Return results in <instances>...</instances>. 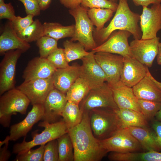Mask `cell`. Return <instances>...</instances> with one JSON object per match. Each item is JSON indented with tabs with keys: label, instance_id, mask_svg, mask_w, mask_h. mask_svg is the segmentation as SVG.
Here are the masks:
<instances>
[{
	"label": "cell",
	"instance_id": "1",
	"mask_svg": "<svg viewBox=\"0 0 161 161\" xmlns=\"http://www.w3.org/2000/svg\"><path fill=\"white\" fill-rule=\"evenodd\" d=\"M68 130L73 146L74 161H100L109 152L94 135L89 113H83L80 123Z\"/></svg>",
	"mask_w": 161,
	"mask_h": 161
},
{
	"label": "cell",
	"instance_id": "2",
	"mask_svg": "<svg viewBox=\"0 0 161 161\" xmlns=\"http://www.w3.org/2000/svg\"><path fill=\"white\" fill-rule=\"evenodd\" d=\"M140 18L139 14L130 10L127 0H119L115 15L108 26L98 31L94 29L93 37L96 43L99 45L102 44L117 30L129 32L134 39L141 38L142 32L138 24Z\"/></svg>",
	"mask_w": 161,
	"mask_h": 161
},
{
	"label": "cell",
	"instance_id": "3",
	"mask_svg": "<svg viewBox=\"0 0 161 161\" xmlns=\"http://www.w3.org/2000/svg\"><path fill=\"white\" fill-rule=\"evenodd\" d=\"M89 114L93 133L100 140L112 137L123 128L120 120L114 110L97 108L91 110Z\"/></svg>",
	"mask_w": 161,
	"mask_h": 161
},
{
	"label": "cell",
	"instance_id": "4",
	"mask_svg": "<svg viewBox=\"0 0 161 161\" xmlns=\"http://www.w3.org/2000/svg\"><path fill=\"white\" fill-rule=\"evenodd\" d=\"M30 101L21 90L16 88L9 90L0 97V123L4 127L10 126L11 116L17 113L25 114Z\"/></svg>",
	"mask_w": 161,
	"mask_h": 161
},
{
	"label": "cell",
	"instance_id": "5",
	"mask_svg": "<svg viewBox=\"0 0 161 161\" xmlns=\"http://www.w3.org/2000/svg\"><path fill=\"white\" fill-rule=\"evenodd\" d=\"M38 126L44 127V130L40 134H34L32 140L27 142L25 137L21 143L14 145L13 153L17 154L37 145L45 144L50 141L57 139L68 132L67 126L62 119L52 123L42 121L39 123Z\"/></svg>",
	"mask_w": 161,
	"mask_h": 161
},
{
	"label": "cell",
	"instance_id": "6",
	"mask_svg": "<svg viewBox=\"0 0 161 161\" xmlns=\"http://www.w3.org/2000/svg\"><path fill=\"white\" fill-rule=\"evenodd\" d=\"M88 9L80 5L69 10L75 21L74 34L70 40L78 41L86 51L92 50L97 47L93 37V24L87 14Z\"/></svg>",
	"mask_w": 161,
	"mask_h": 161
},
{
	"label": "cell",
	"instance_id": "7",
	"mask_svg": "<svg viewBox=\"0 0 161 161\" xmlns=\"http://www.w3.org/2000/svg\"><path fill=\"white\" fill-rule=\"evenodd\" d=\"M79 106L83 113H89L91 110L97 108L113 110L119 109L114 101L110 87L105 82L97 88L90 89Z\"/></svg>",
	"mask_w": 161,
	"mask_h": 161
},
{
	"label": "cell",
	"instance_id": "8",
	"mask_svg": "<svg viewBox=\"0 0 161 161\" xmlns=\"http://www.w3.org/2000/svg\"><path fill=\"white\" fill-rule=\"evenodd\" d=\"M100 141L109 152H138L143 149L139 142L125 128L120 129L113 136Z\"/></svg>",
	"mask_w": 161,
	"mask_h": 161
},
{
	"label": "cell",
	"instance_id": "9",
	"mask_svg": "<svg viewBox=\"0 0 161 161\" xmlns=\"http://www.w3.org/2000/svg\"><path fill=\"white\" fill-rule=\"evenodd\" d=\"M160 38L134 39L130 43L131 56L148 67H151L159 51Z\"/></svg>",
	"mask_w": 161,
	"mask_h": 161
},
{
	"label": "cell",
	"instance_id": "10",
	"mask_svg": "<svg viewBox=\"0 0 161 161\" xmlns=\"http://www.w3.org/2000/svg\"><path fill=\"white\" fill-rule=\"evenodd\" d=\"M23 52L20 49L9 51L4 55L0 64V95L15 88L16 66Z\"/></svg>",
	"mask_w": 161,
	"mask_h": 161
},
{
	"label": "cell",
	"instance_id": "11",
	"mask_svg": "<svg viewBox=\"0 0 161 161\" xmlns=\"http://www.w3.org/2000/svg\"><path fill=\"white\" fill-rule=\"evenodd\" d=\"M95 59L106 77V82L112 86L120 80L124 63L123 57L120 55L104 52L95 54Z\"/></svg>",
	"mask_w": 161,
	"mask_h": 161
},
{
	"label": "cell",
	"instance_id": "12",
	"mask_svg": "<svg viewBox=\"0 0 161 161\" xmlns=\"http://www.w3.org/2000/svg\"><path fill=\"white\" fill-rule=\"evenodd\" d=\"M55 88L52 76L24 81L17 88L29 98L31 104H43L49 92Z\"/></svg>",
	"mask_w": 161,
	"mask_h": 161
},
{
	"label": "cell",
	"instance_id": "13",
	"mask_svg": "<svg viewBox=\"0 0 161 161\" xmlns=\"http://www.w3.org/2000/svg\"><path fill=\"white\" fill-rule=\"evenodd\" d=\"M95 52L92 51L81 60L79 77L88 84L90 89L97 88L106 81V77L103 70L96 61Z\"/></svg>",
	"mask_w": 161,
	"mask_h": 161
},
{
	"label": "cell",
	"instance_id": "14",
	"mask_svg": "<svg viewBox=\"0 0 161 161\" xmlns=\"http://www.w3.org/2000/svg\"><path fill=\"white\" fill-rule=\"evenodd\" d=\"M143 8L140 18L141 39L156 38L161 30V3L153 4L150 8L145 6Z\"/></svg>",
	"mask_w": 161,
	"mask_h": 161
},
{
	"label": "cell",
	"instance_id": "15",
	"mask_svg": "<svg viewBox=\"0 0 161 161\" xmlns=\"http://www.w3.org/2000/svg\"><path fill=\"white\" fill-rule=\"evenodd\" d=\"M131 35L128 31L119 30L113 32L105 41L92 51L95 53L104 52L117 54L123 57L132 56L128 41Z\"/></svg>",
	"mask_w": 161,
	"mask_h": 161
},
{
	"label": "cell",
	"instance_id": "16",
	"mask_svg": "<svg viewBox=\"0 0 161 161\" xmlns=\"http://www.w3.org/2000/svg\"><path fill=\"white\" fill-rule=\"evenodd\" d=\"M67 102L65 94L55 88L53 89L49 93L43 104L44 112L41 120L49 123L60 121L59 119L62 117Z\"/></svg>",
	"mask_w": 161,
	"mask_h": 161
},
{
	"label": "cell",
	"instance_id": "17",
	"mask_svg": "<svg viewBox=\"0 0 161 161\" xmlns=\"http://www.w3.org/2000/svg\"><path fill=\"white\" fill-rule=\"evenodd\" d=\"M32 105L31 110L22 121L10 126L9 135L10 141H15L25 137L33 126L42 120L44 112L43 104Z\"/></svg>",
	"mask_w": 161,
	"mask_h": 161
},
{
	"label": "cell",
	"instance_id": "18",
	"mask_svg": "<svg viewBox=\"0 0 161 161\" xmlns=\"http://www.w3.org/2000/svg\"><path fill=\"white\" fill-rule=\"evenodd\" d=\"M123 58L120 81L132 88L146 75L148 67L132 56L124 57Z\"/></svg>",
	"mask_w": 161,
	"mask_h": 161
},
{
	"label": "cell",
	"instance_id": "19",
	"mask_svg": "<svg viewBox=\"0 0 161 161\" xmlns=\"http://www.w3.org/2000/svg\"><path fill=\"white\" fill-rule=\"evenodd\" d=\"M57 69L47 58L35 57L28 63L22 75L24 81L51 77Z\"/></svg>",
	"mask_w": 161,
	"mask_h": 161
},
{
	"label": "cell",
	"instance_id": "20",
	"mask_svg": "<svg viewBox=\"0 0 161 161\" xmlns=\"http://www.w3.org/2000/svg\"><path fill=\"white\" fill-rule=\"evenodd\" d=\"M109 86L112 91L114 101L119 109H129L141 113L138 99L132 88L125 85L120 80Z\"/></svg>",
	"mask_w": 161,
	"mask_h": 161
},
{
	"label": "cell",
	"instance_id": "21",
	"mask_svg": "<svg viewBox=\"0 0 161 161\" xmlns=\"http://www.w3.org/2000/svg\"><path fill=\"white\" fill-rule=\"evenodd\" d=\"M30 44L20 38L13 28L11 21L5 24L0 36V54L4 55L10 50L20 49L24 52L30 47Z\"/></svg>",
	"mask_w": 161,
	"mask_h": 161
},
{
	"label": "cell",
	"instance_id": "22",
	"mask_svg": "<svg viewBox=\"0 0 161 161\" xmlns=\"http://www.w3.org/2000/svg\"><path fill=\"white\" fill-rule=\"evenodd\" d=\"M80 68V66L74 65L57 69L52 75L55 88L66 94L79 77Z\"/></svg>",
	"mask_w": 161,
	"mask_h": 161
},
{
	"label": "cell",
	"instance_id": "23",
	"mask_svg": "<svg viewBox=\"0 0 161 161\" xmlns=\"http://www.w3.org/2000/svg\"><path fill=\"white\" fill-rule=\"evenodd\" d=\"M124 128L137 140L143 150L146 151H161L155 132L148 128L139 127H128Z\"/></svg>",
	"mask_w": 161,
	"mask_h": 161
},
{
	"label": "cell",
	"instance_id": "24",
	"mask_svg": "<svg viewBox=\"0 0 161 161\" xmlns=\"http://www.w3.org/2000/svg\"><path fill=\"white\" fill-rule=\"evenodd\" d=\"M132 88L138 99L161 102V90L147 75Z\"/></svg>",
	"mask_w": 161,
	"mask_h": 161
},
{
	"label": "cell",
	"instance_id": "25",
	"mask_svg": "<svg viewBox=\"0 0 161 161\" xmlns=\"http://www.w3.org/2000/svg\"><path fill=\"white\" fill-rule=\"evenodd\" d=\"M114 110L120 120L123 128L128 127L148 128L147 120L141 113L126 109H118Z\"/></svg>",
	"mask_w": 161,
	"mask_h": 161
},
{
	"label": "cell",
	"instance_id": "26",
	"mask_svg": "<svg viewBox=\"0 0 161 161\" xmlns=\"http://www.w3.org/2000/svg\"><path fill=\"white\" fill-rule=\"evenodd\" d=\"M44 35L58 40L67 37L72 38L75 31V25L64 26L56 22H45L43 24Z\"/></svg>",
	"mask_w": 161,
	"mask_h": 161
},
{
	"label": "cell",
	"instance_id": "27",
	"mask_svg": "<svg viewBox=\"0 0 161 161\" xmlns=\"http://www.w3.org/2000/svg\"><path fill=\"white\" fill-rule=\"evenodd\" d=\"M90 89L86 83L79 77L66 94L67 101L79 105Z\"/></svg>",
	"mask_w": 161,
	"mask_h": 161
},
{
	"label": "cell",
	"instance_id": "28",
	"mask_svg": "<svg viewBox=\"0 0 161 161\" xmlns=\"http://www.w3.org/2000/svg\"><path fill=\"white\" fill-rule=\"evenodd\" d=\"M83 113L79 105L67 101L63 111L62 117L68 129L73 128L81 122Z\"/></svg>",
	"mask_w": 161,
	"mask_h": 161
},
{
	"label": "cell",
	"instance_id": "29",
	"mask_svg": "<svg viewBox=\"0 0 161 161\" xmlns=\"http://www.w3.org/2000/svg\"><path fill=\"white\" fill-rule=\"evenodd\" d=\"M87 12L92 23L96 27L94 30L98 31L104 27V24L110 19L114 12L108 9L92 8L88 9Z\"/></svg>",
	"mask_w": 161,
	"mask_h": 161
},
{
	"label": "cell",
	"instance_id": "30",
	"mask_svg": "<svg viewBox=\"0 0 161 161\" xmlns=\"http://www.w3.org/2000/svg\"><path fill=\"white\" fill-rule=\"evenodd\" d=\"M59 154L58 161H74V148L68 133L57 139Z\"/></svg>",
	"mask_w": 161,
	"mask_h": 161
},
{
	"label": "cell",
	"instance_id": "31",
	"mask_svg": "<svg viewBox=\"0 0 161 161\" xmlns=\"http://www.w3.org/2000/svg\"><path fill=\"white\" fill-rule=\"evenodd\" d=\"M17 34L21 39L28 43L36 41L44 35L43 24L39 20L36 19L29 26Z\"/></svg>",
	"mask_w": 161,
	"mask_h": 161
},
{
	"label": "cell",
	"instance_id": "32",
	"mask_svg": "<svg viewBox=\"0 0 161 161\" xmlns=\"http://www.w3.org/2000/svg\"><path fill=\"white\" fill-rule=\"evenodd\" d=\"M63 45L66 59L68 63L75 60L81 59L89 53L79 42L74 43L70 40H66L63 42Z\"/></svg>",
	"mask_w": 161,
	"mask_h": 161
},
{
	"label": "cell",
	"instance_id": "33",
	"mask_svg": "<svg viewBox=\"0 0 161 161\" xmlns=\"http://www.w3.org/2000/svg\"><path fill=\"white\" fill-rule=\"evenodd\" d=\"M58 40L52 38L44 35L36 41L39 48L40 57L47 58L52 52L56 50Z\"/></svg>",
	"mask_w": 161,
	"mask_h": 161
},
{
	"label": "cell",
	"instance_id": "34",
	"mask_svg": "<svg viewBox=\"0 0 161 161\" xmlns=\"http://www.w3.org/2000/svg\"><path fill=\"white\" fill-rule=\"evenodd\" d=\"M141 112L147 120L153 119L161 108V102L138 99Z\"/></svg>",
	"mask_w": 161,
	"mask_h": 161
},
{
	"label": "cell",
	"instance_id": "35",
	"mask_svg": "<svg viewBox=\"0 0 161 161\" xmlns=\"http://www.w3.org/2000/svg\"><path fill=\"white\" fill-rule=\"evenodd\" d=\"M45 144L35 149H31L17 154L15 161H43Z\"/></svg>",
	"mask_w": 161,
	"mask_h": 161
},
{
	"label": "cell",
	"instance_id": "36",
	"mask_svg": "<svg viewBox=\"0 0 161 161\" xmlns=\"http://www.w3.org/2000/svg\"><path fill=\"white\" fill-rule=\"evenodd\" d=\"M81 6L87 9H110L114 12L117 9L118 4L110 0H82Z\"/></svg>",
	"mask_w": 161,
	"mask_h": 161
},
{
	"label": "cell",
	"instance_id": "37",
	"mask_svg": "<svg viewBox=\"0 0 161 161\" xmlns=\"http://www.w3.org/2000/svg\"><path fill=\"white\" fill-rule=\"evenodd\" d=\"M47 58L57 69L66 68L69 66L64 49L58 48Z\"/></svg>",
	"mask_w": 161,
	"mask_h": 161
},
{
	"label": "cell",
	"instance_id": "38",
	"mask_svg": "<svg viewBox=\"0 0 161 161\" xmlns=\"http://www.w3.org/2000/svg\"><path fill=\"white\" fill-rule=\"evenodd\" d=\"M58 142L57 139L47 143L44 146V161H58Z\"/></svg>",
	"mask_w": 161,
	"mask_h": 161
},
{
	"label": "cell",
	"instance_id": "39",
	"mask_svg": "<svg viewBox=\"0 0 161 161\" xmlns=\"http://www.w3.org/2000/svg\"><path fill=\"white\" fill-rule=\"evenodd\" d=\"M34 16L30 14L27 15L24 17L16 16L10 21L13 28L17 34L21 32L33 22Z\"/></svg>",
	"mask_w": 161,
	"mask_h": 161
},
{
	"label": "cell",
	"instance_id": "40",
	"mask_svg": "<svg viewBox=\"0 0 161 161\" xmlns=\"http://www.w3.org/2000/svg\"><path fill=\"white\" fill-rule=\"evenodd\" d=\"M23 4L27 15L35 16L39 15L41 9L37 0H18Z\"/></svg>",
	"mask_w": 161,
	"mask_h": 161
},
{
	"label": "cell",
	"instance_id": "41",
	"mask_svg": "<svg viewBox=\"0 0 161 161\" xmlns=\"http://www.w3.org/2000/svg\"><path fill=\"white\" fill-rule=\"evenodd\" d=\"M15 11L11 3L0 4V19H7L10 21L16 17Z\"/></svg>",
	"mask_w": 161,
	"mask_h": 161
},
{
	"label": "cell",
	"instance_id": "42",
	"mask_svg": "<svg viewBox=\"0 0 161 161\" xmlns=\"http://www.w3.org/2000/svg\"><path fill=\"white\" fill-rule=\"evenodd\" d=\"M151 126L156 135L161 151V121L156 120H154L152 122Z\"/></svg>",
	"mask_w": 161,
	"mask_h": 161
},
{
	"label": "cell",
	"instance_id": "43",
	"mask_svg": "<svg viewBox=\"0 0 161 161\" xmlns=\"http://www.w3.org/2000/svg\"><path fill=\"white\" fill-rule=\"evenodd\" d=\"M9 142L8 141L6 142L2 148H0V161H8L11 156V154L8 149Z\"/></svg>",
	"mask_w": 161,
	"mask_h": 161
},
{
	"label": "cell",
	"instance_id": "44",
	"mask_svg": "<svg viewBox=\"0 0 161 161\" xmlns=\"http://www.w3.org/2000/svg\"><path fill=\"white\" fill-rule=\"evenodd\" d=\"M61 3L65 7L73 9L80 5L82 0H59Z\"/></svg>",
	"mask_w": 161,
	"mask_h": 161
},
{
	"label": "cell",
	"instance_id": "45",
	"mask_svg": "<svg viewBox=\"0 0 161 161\" xmlns=\"http://www.w3.org/2000/svg\"><path fill=\"white\" fill-rule=\"evenodd\" d=\"M136 6L148 7L151 4L161 3V0H132Z\"/></svg>",
	"mask_w": 161,
	"mask_h": 161
},
{
	"label": "cell",
	"instance_id": "46",
	"mask_svg": "<svg viewBox=\"0 0 161 161\" xmlns=\"http://www.w3.org/2000/svg\"><path fill=\"white\" fill-rule=\"evenodd\" d=\"M41 10H45L49 7L51 0H37Z\"/></svg>",
	"mask_w": 161,
	"mask_h": 161
},
{
	"label": "cell",
	"instance_id": "47",
	"mask_svg": "<svg viewBox=\"0 0 161 161\" xmlns=\"http://www.w3.org/2000/svg\"><path fill=\"white\" fill-rule=\"evenodd\" d=\"M146 75L161 90V82L156 80L151 75L148 69H147Z\"/></svg>",
	"mask_w": 161,
	"mask_h": 161
},
{
	"label": "cell",
	"instance_id": "48",
	"mask_svg": "<svg viewBox=\"0 0 161 161\" xmlns=\"http://www.w3.org/2000/svg\"><path fill=\"white\" fill-rule=\"evenodd\" d=\"M157 62L158 64L161 65V43L160 42L159 44V51L157 56Z\"/></svg>",
	"mask_w": 161,
	"mask_h": 161
},
{
	"label": "cell",
	"instance_id": "49",
	"mask_svg": "<svg viewBox=\"0 0 161 161\" xmlns=\"http://www.w3.org/2000/svg\"><path fill=\"white\" fill-rule=\"evenodd\" d=\"M155 117L156 120L161 121V108L157 113Z\"/></svg>",
	"mask_w": 161,
	"mask_h": 161
},
{
	"label": "cell",
	"instance_id": "50",
	"mask_svg": "<svg viewBox=\"0 0 161 161\" xmlns=\"http://www.w3.org/2000/svg\"><path fill=\"white\" fill-rule=\"evenodd\" d=\"M10 140L9 136H8L6 137L5 139L3 141H0V147H1L3 145L8 141Z\"/></svg>",
	"mask_w": 161,
	"mask_h": 161
},
{
	"label": "cell",
	"instance_id": "51",
	"mask_svg": "<svg viewBox=\"0 0 161 161\" xmlns=\"http://www.w3.org/2000/svg\"><path fill=\"white\" fill-rule=\"evenodd\" d=\"M112 1H113L114 2H115V3H117L118 1V0H110Z\"/></svg>",
	"mask_w": 161,
	"mask_h": 161
},
{
	"label": "cell",
	"instance_id": "52",
	"mask_svg": "<svg viewBox=\"0 0 161 161\" xmlns=\"http://www.w3.org/2000/svg\"><path fill=\"white\" fill-rule=\"evenodd\" d=\"M4 2V0H0V4Z\"/></svg>",
	"mask_w": 161,
	"mask_h": 161
}]
</instances>
